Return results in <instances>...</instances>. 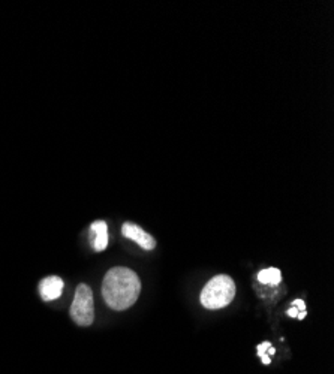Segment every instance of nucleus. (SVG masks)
<instances>
[{
	"mask_svg": "<svg viewBox=\"0 0 334 374\" xmlns=\"http://www.w3.org/2000/svg\"><path fill=\"white\" fill-rule=\"evenodd\" d=\"M141 293V280L135 271L126 267H114L104 277L102 296L115 312L132 307Z\"/></svg>",
	"mask_w": 334,
	"mask_h": 374,
	"instance_id": "obj_1",
	"label": "nucleus"
},
{
	"mask_svg": "<svg viewBox=\"0 0 334 374\" xmlns=\"http://www.w3.org/2000/svg\"><path fill=\"white\" fill-rule=\"evenodd\" d=\"M236 296V283L226 274L213 277L201 292V304L209 310H219L233 303Z\"/></svg>",
	"mask_w": 334,
	"mask_h": 374,
	"instance_id": "obj_2",
	"label": "nucleus"
},
{
	"mask_svg": "<svg viewBox=\"0 0 334 374\" xmlns=\"http://www.w3.org/2000/svg\"><path fill=\"white\" fill-rule=\"evenodd\" d=\"M71 319L80 327H90L95 320L93 292L86 283L76 286L74 301L71 305Z\"/></svg>",
	"mask_w": 334,
	"mask_h": 374,
	"instance_id": "obj_3",
	"label": "nucleus"
},
{
	"mask_svg": "<svg viewBox=\"0 0 334 374\" xmlns=\"http://www.w3.org/2000/svg\"><path fill=\"white\" fill-rule=\"evenodd\" d=\"M122 234H123V237L135 241L138 244V246L143 247L144 250H153V249L156 247V240L153 238L149 234V232H146L143 228H139L135 223L126 222L122 226Z\"/></svg>",
	"mask_w": 334,
	"mask_h": 374,
	"instance_id": "obj_4",
	"label": "nucleus"
},
{
	"mask_svg": "<svg viewBox=\"0 0 334 374\" xmlns=\"http://www.w3.org/2000/svg\"><path fill=\"white\" fill-rule=\"evenodd\" d=\"M63 288H65V283L60 277L50 276L40 283V295L44 301H54L62 295Z\"/></svg>",
	"mask_w": 334,
	"mask_h": 374,
	"instance_id": "obj_5",
	"label": "nucleus"
},
{
	"mask_svg": "<svg viewBox=\"0 0 334 374\" xmlns=\"http://www.w3.org/2000/svg\"><path fill=\"white\" fill-rule=\"evenodd\" d=\"M93 237V249L96 252H104L108 246V226L104 221H96L90 226Z\"/></svg>",
	"mask_w": 334,
	"mask_h": 374,
	"instance_id": "obj_6",
	"label": "nucleus"
},
{
	"mask_svg": "<svg viewBox=\"0 0 334 374\" xmlns=\"http://www.w3.org/2000/svg\"><path fill=\"white\" fill-rule=\"evenodd\" d=\"M258 280L264 285H272V286H277L279 283L282 281V274L279 268H267V269H261L258 273Z\"/></svg>",
	"mask_w": 334,
	"mask_h": 374,
	"instance_id": "obj_7",
	"label": "nucleus"
},
{
	"mask_svg": "<svg viewBox=\"0 0 334 374\" xmlns=\"http://www.w3.org/2000/svg\"><path fill=\"white\" fill-rule=\"evenodd\" d=\"M270 346H272V343H268V341H265V343H263V344L258 346V356L263 358V364H265V366H268L270 363H272V359H270V356L264 353V351L268 349Z\"/></svg>",
	"mask_w": 334,
	"mask_h": 374,
	"instance_id": "obj_8",
	"label": "nucleus"
},
{
	"mask_svg": "<svg viewBox=\"0 0 334 374\" xmlns=\"http://www.w3.org/2000/svg\"><path fill=\"white\" fill-rule=\"evenodd\" d=\"M294 307H297V308H299V312L306 310V304H304L301 300H295V301H294Z\"/></svg>",
	"mask_w": 334,
	"mask_h": 374,
	"instance_id": "obj_9",
	"label": "nucleus"
},
{
	"mask_svg": "<svg viewBox=\"0 0 334 374\" xmlns=\"http://www.w3.org/2000/svg\"><path fill=\"white\" fill-rule=\"evenodd\" d=\"M299 308L297 307H292V308H289V310H288V316L289 317H297L299 316Z\"/></svg>",
	"mask_w": 334,
	"mask_h": 374,
	"instance_id": "obj_10",
	"label": "nucleus"
},
{
	"mask_svg": "<svg viewBox=\"0 0 334 374\" xmlns=\"http://www.w3.org/2000/svg\"><path fill=\"white\" fill-rule=\"evenodd\" d=\"M275 353H276V349H275L273 346H270V347H268V355H270V356H273Z\"/></svg>",
	"mask_w": 334,
	"mask_h": 374,
	"instance_id": "obj_11",
	"label": "nucleus"
},
{
	"mask_svg": "<svg viewBox=\"0 0 334 374\" xmlns=\"http://www.w3.org/2000/svg\"><path fill=\"white\" fill-rule=\"evenodd\" d=\"M306 316H307V312H306V310H303V312H300V313H299V316H297V317L301 320V319H304Z\"/></svg>",
	"mask_w": 334,
	"mask_h": 374,
	"instance_id": "obj_12",
	"label": "nucleus"
}]
</instances>
